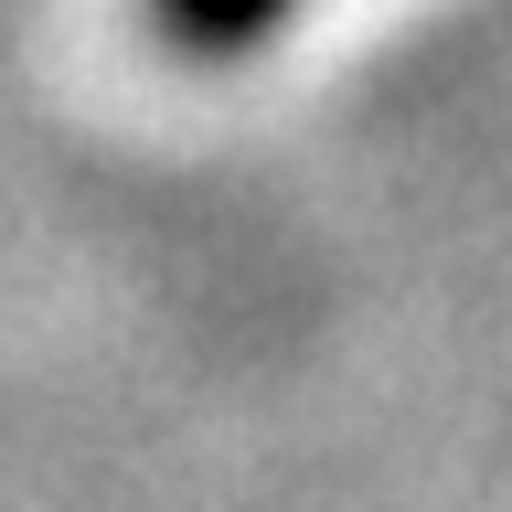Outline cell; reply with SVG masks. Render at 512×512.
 I'll use <instances>...</instances> for the list:
<instances>
[{
    "instance_id": "cell-1",
    "label": "cell",
    "mask_w": 512,
    "mask_h": 512,
    "mask_svg": "<svg viewBox=\"0 0 512 512\" xmlns=\"http://www.w3.org/2000/svg\"><path fill=\"white\" fill-rule=\"evenodd\" d=\"M288 11H299V0H150L160 43H182V54H246V43H267Z\"/></svg>"
}]
</instances>
